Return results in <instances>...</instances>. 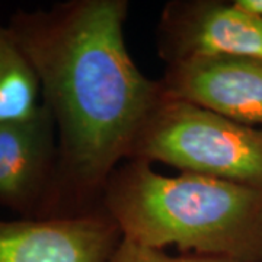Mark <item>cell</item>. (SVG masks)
<instances>
[{
    "mask_svg": "<svg viewBox=\"0 0 262 262\" xmlns=\"http://www.w3.org/2000/svg\"><path fill=\"white\" fill-rule=\"evenodd\" d=\"M127 0H67L18 9L8 27L37 72L57 134L53 217L102 208L114 170L128 160L143 122L162 94L131 58Z\"/></svg>",
    "mask_w": 262,
    "mask_h": 262,
    "instance_id": "6da1fadb",
    "label": "cell"
},
{
    "mask_svg": "<svg viewBox=\"0 0 262 262\" xmlns=\"http://www.w3.org/2000/svg\"><path fill=\"white\" fill-rule=\"evenodd\" d=\"M102 208L124 239L141 246L262 262V188L185 172L168 177L130 159L114 170Z\"/></svg>",
    "mask_w": 262,
    "mask_h": 262,
    "instance_id": "7a4b0ae2",
    "label": "cell"
},
{
    "mask_svg": "<svg viewBox=\"0 0 262 262\" xmlns=\"http://www.w3.org/2000/svg\"><path fill=\"white\" fill-rule=\"evenodd\" d=\"M130 159L262 188V128L162 92L136 136Z\"/></svg>",
    "mask_w": 262,
    "mask_h": 262,
    "instance_id": "3957f363",
    "label": "cell"
},
{
    "mask_svg": "<svg viewBox=\"0 0 262 262\" xmlns=\"http://www.w3.org/2000/svg\"><path fill=\"white\" fill-rule=\"evenodd\" d=\"M168 64L203 57L262 58V19L222 0H170L156 28Z\"/></svg>",
    "mask_w": 262,
    "mask_h": 262,
    "instance_id": "277c9868",
    "label": "cell"
},
{
    "mask_svg": "<svg viewBox=\"0 0 262 262\" xmlns=\"http://www.w3.org/2000/svg\"><path fill=\"white\" fill-rule=\"evenodd\" d=\"M57 169L56 127L44 103L28 120L0 124V208L19 219H51Z\"/></svg>",
    "mask_w": 262,
    "mask_h": 262,
    "instance_id": "5b68a950",
    "label": "cell"
},
{
    "mask_svg": "<svg viewBox=\"0 0 262 262\" xmlns=\"http://www.w3.org/2000/svg\"><path fill=\"white\" fill-rule=\"evenodd\" d=\"M162 92L262 128V58L203 57L166 66Z\"/></svg>",
    "mask_w": 262,
    "mask_h": 262,
    "instance_id": "8992f818",
    "label": "cell"
},
{
    "mask_svg": "<svg viewBox=\"0 0 262 262\" xmlns=\"http://www.w3.org/2000/svg\"><path fill=\"white\" fill-rule=\"evenodd\" d=\"M121 239L105 210L42 220L0 219V262H108Z\"/></svg>",
    "mask_w": 262,
    "mask_h": 262,
    "instance_id": "52a82bcc",
    "label": "cell"
},
{
    "mask_svg": "<svg viewBox=\"0 0 262 262\" xmlns=\"http://www.w3.org/2000/svg\"><path fill=\"white\" fill-rule=\"evenodd\" d=\"M41 108L37 72L8 24L0 22V124L28 120Z\"/></svg>",
    "mask_w": 262,
    "mask_h": 262,
    "instance_id": "ba28073f",
    "label": "cell"
},
{
    "mask_svg": "<svg viewBox=\"0 0 262 262\" xmlns=\"http://www.w3.org/2000/svg\"><path fill=\"white\" fill-rule=\"evenodd\" d=\"M108 262H239L211 255H195V253H181L169 255L163 249H155L134 244L122 237L120 245L114 251L113 256Z\"/></svg>",
    "mask_w": 262,
    "mask_h": 262,
    "instance_id": "9c48e42d",
    "label": "cell"
},
{
    "mask_svg": "<svg viewBox=\"0 0 262 262\" xmlns=\"http://www.w3.org/2000/svg\"><path fill=\"white\" fill-rule=\"evenodd\" d=\"M233 2L237 8L262 19V0H233Z\"/></svg>",
    "mask_w": 262,
    "mask_h": 262,
    "instance_id": "30bf717a",
    "label": "cell"
}]
</instances>
